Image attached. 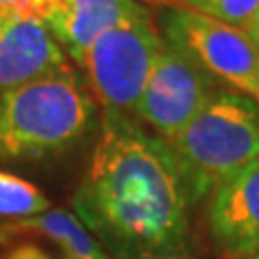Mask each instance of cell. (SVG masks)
<instances>
[{
  "label": "cell",
  "instance_id": "obj_15",
  "mask_svg": "<svg viewBox=\"0 0 259 259\" xmlns=\"http://www.w3.org/2000/svg\"><path fill=\"white\" fill-rule=\"evenodd\" d=\"M145 7H158V9H166V7H180V0H136Z\"/></svg>",
  "mask_w": 259,
  "mask_h": 259
},
{
  "label": "cell",
  "instance_id": "obj_1",
  "mask_svg": "<svg viewBox=\"0 0 259 259\" xmlns=\"http://www.w3.org/2000/svg\"><path fill=\"white\" fill-rule=\"evenodd\" d=\"M194 205L166 141L132 117L104 115L102 136L76 190L78 216L123 253L153 255L182 244Z\"/></svg>",
  "mask_w": 259,
  "mask_h": 259
},
{
  "label": "cell",
  "instance_id": "obj_11",
  "mask_svg": "<svg viewBox=\"0 0 259 259\" xmlns=\"http://www.w3.org/2000/svg\"><path fill=\"white\" fill-rule=\"evenodd\" d=\"M48 207L50 201L35 184L0 171V218L20 223L48 212Z\"/></svg>",
  "mask_w": 259,
  "mask_h": 259
},
{
  "label": "cell",
  "instance_id": "obj_9",
  "mask_svg": "<svg viewBox=\"0 0 259 259\" xmlns=\"http://www.w3.org/2000/svg\"><path fill=\"white\" fill-rule=\"evenodd\" d=\"M147 11L136 0H46L39 22L74 59L104 32Z\"/></svg>",
  "mask_w": 259,
  "mask_h": 259
},
{
  "label": "cell",
  "instance_id": "obj_12",
  "mask_svg": "<svg viewBox=\"0 0 259 259\" xmlns=\"http://www.w3.org/2000/svg\"><path fill=\"white\" fill-rule=\"evenodd\" d=\"M180 7L244 30L259 11V0H180Z\"/></svg>",
  "mask_w": 259,
  "mask_h": 259
},
{
  "label": "cell",
  "instance_id": "obj_3",
  "mask_svg": "<svg viewBox=\"0 0 259 259\" xmlns=\"http://www.w3.org/2000/svg\"><path fill=\"white\" fill-rule=\"evenodd\" d=\"M166 145L199 203L259 158V104L225 87Z\"/></svg>",
  "mask_w": 259,
  "mask_h": 259
},
{
  "label": "cell",
  "instance_id": "obj_6",
  "mask_svg": "<svg viewBox=\"0 0 259 259\" xmlns=\"http://www.w3.org/2000/svg\"><path fill=\"white\" fill-rule=\"evenodd\" d=\"M221 89H225L221 80H216L188 54L164 41L134 117L168 143Z\"/></svg>",
  "mask_w": 259,
  "mask_h": 259
},
{
  "label": "cell",
  "instance_id": "obj_8",
  "mask_svg": "<svg viewBox=\"0 0 259 259\" xmlns=\"http://www.w3.org/2000/svg\"><path fill=\"white\" fill-rule=\"evenodd\" d=\"M65 67H69L67 54L44 22L0 15V97Z\"/></svg>",
  "mask_w": 259,
  "mask_h": 259
},
{
  "label": "cell",
  "instance_id": "obj_13",
  "mask_svg": "<svg viewBox=\"0 0 259 259\" xmlns=\"http://www.w3.org/2000/svg\"><path fill=\"white\" fill-rule=\"evenodd\" d=\"M46 0H0V15L39 20Z\"/></svg>",
  "mask_w": 259,
  "mask_h": 259
},
{
  "label": "cell",
  "instance_id": "obj_16",
  "mask_svg": "<svg viewBox=\"0 0 259 259\" xmlns=\"http://www.w3.org/2000/svg\"><path fill=\"white\" fill-rule=\"evenodd\" d=\"M244 30H246V35H248V37L253 39V41L259 46V11H257L255 18L250 20V24H248V26H246Z\"/></svg>",
  "mask_w": 259,
  "mask_h": 259
},
{
  "label": "cell",
  "instance_id": "obj_14",
  "mask_svg": "<svg viewBox=\"0 0 259 259\" xmlns=\"http://www.w3.org/2000/svg\"><path fill=\"white\" fill-rule=\"evenodd\" d=\"M0 259H56L54 255H50L44 246L32 244V242H22V244H15L11 248H7L5 253H0ZM61 259H71V257H61Z\"/></svg>",
  "mask_w": 259,
  "mask_h": 259
},
{
  "label": "cell",
  "instance_id": "obj_7",
  "mask_svg": "<svg viewBox=\"0 0 259 259\" xmlns=\"http://www.w3.org/2000/svg\"><path fill=\"white\" fill-rule=\"evenodd\" d=\"M207 227L223 257L259 255V158L209 194Z\"/></svg>",
  "mask_w": 259,
  "mask_h": 259
},
{
  "label": "cell",
  "instance_id": "obj_2",
  "mask_svg": "<svg viewBox=\"0 0 259 259\" xmlns=\"http://www.w3.org/2000/svg\"><path fill=\"white\" fill-rule=\"evenodd\" d=\"M97 102L71 67L0 97V158L24 160L65 151L89 132Z\"/></svg>",
  "mask_w": 259,
  "mask_h": 259
},
{
  "label": "cell",
  "instance_id": "obj_17",
  "mask_svg": "<svg viewBox=\"0 0 259 259\" xmlns=\"http://www.w3.org/2000/svg\"><path fill=\"white\" fill-rule=\"evenodd\" d=\"M253 259H259V255H257V257H253Z\"/></svg>",
  "mask_w": 259,
  "mask_h": 259
},
{
  "label": "cell",
  "instance_id": "obj_5",
  "mask_svg": "<svg viewBox=\"0 0 259 259\" xmlns=\"http://www.w3.org/2000/svg\"><path fill=\"white\" fill-rule=\"evenodd\" d=\"M156 24L164 41L188 54L225 87L259 104V46L246 30L184 7L160 9Z\"/></svg>",
  "mask_w": 259,
  "mask_h": 259
},
{
  "label": "cell",
  "instance_id": "obj_10",
  "mask_svg": "<svg viewBox=\"0 0 259 259\" xmlns=\"http://www.w3.org/2000/svg\"><path fill=\"white\" fill-rule=\"evenodd\" d=\"M18 233H39L50 238L71 259H108L89 229L78 221V216L65 209H48L39 216L0 227V240Z\"/></svg>",
  "mask_w": 259,
  "mask_h": 259
},
{
  "label": "cell",
  "instance_id": "obj_4",
  "mask_svg": "<svg viewBox=\"0 0 259 259\" xmlns=\"http://www.w3.org/2000/svg\"><path fill=\"white\" fill-rule=\"evenodd\" d=\"M162 44L156 15L147 11L104 32L71 61L82 69L87 89L106 115L130 117L136 112Z\"/></svg>",
  "mask_w": 259,
  "mask_h": 259
}]
</instances>
